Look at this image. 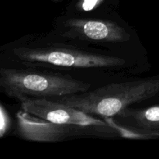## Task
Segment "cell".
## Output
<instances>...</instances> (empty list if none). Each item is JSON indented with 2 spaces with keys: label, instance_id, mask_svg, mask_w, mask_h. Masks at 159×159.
Wrapping results in <instances>:
<instances>
[{
  "label": "cell",
  "instance_id": "obj_1",
  "mask_svg": "<svg viewBox=\"0 0 159 159\" xmlns=\"http://www.w3.org/2000/svg\"><path fill=\"white\" fill-rule=\"evenodd\" d=\"M159 75L112 83L90 92L58 97L57 102L89 113L113 117L130 105L158 97Z\"/></svg>",
  "mask_w": 159,
  "mask_h": 159
},
{
  "label": "cell",
  "instance_id": "obj_2",
  "mask_svg": "<svg viewBox=\"0 0 159 159\" xmlns=\"http://www.w3.org/2000/svg\"><path fill=\"white\" fill-rule=\"evenodd\" d=\"M0 87L9 97L22 101L30 98L51 99L82 93L89 89L91 84L69 75L2 68Z\"/></svg>",
  "mask_w": 159,
  "mask_h": 159
},
{
  "label": "cell",
  "instance_id": "obj_3",
  "mask_svg": "<svg viewBox=\"0 0 159 159\" xmlns=\"http://www.w3.org/2000/svg\"><path fill=\"white\" fill-rule=\"evenodd\" d=\"M20 61L28 65H49L68 68H111L125 65L119 57L103 55L57 45L39 48L19 47L12 51Z\"/></svg>",
  "mask_w": 159,
  "mask_h": 159
},
{
  "label": "cell",
  "instance_id": "obj_4",
  "mask_svg": "<svg viewBox=\"0 0 159 159\" xmlns=\"http://www.w3.org/2000/svg\"><path fill=\"white\" fill-rule=\"evenodd\" d=\"M20 102L23 110L50 122L86 127H108L106 121L100 120L89 113L57 101L30 98Z\"/></svg>",
  "mask_w": 159,
  "mask_h": 159
},
{
  "label": "cell",
  "instance_id": "obj_5",
  "mask_svg": "<svg viewBox=\"0 0 159 159\" xmlns=\"http://www.w3.org/2000/svg\"><path fill=\"white\" fill-rule=\"evenodd\" d=\"M62 35L83 41L124 43L130 34L123 26L110 20L70 18L63 23Z\"/></svg>",
  "mask_w": 159,
  "mask_h": 159
},
{
  "label": "cell",
  "instance_id": "obj_6",
  "mask_svg": "<svg viewBox=\"0 0 159 159\" xmlns=\"http://www.w3.org/2000/svg\"><path fill=\"white\" fill-rule=\"evenodd\" d=\"M95 126H79L50 122L20 111L16 113V133L23 139L36 142H59L68 137L83 133L85 129Z\"/></svg>",
  "mask_w": 159,
  "mask_h": 159
},
{
  "label": "cell",
  "instance_id": "obj_7",
  "mask_svg": "<svg viewBox=\"0 0 159 159\" xmlns=\"http://www.w3.org/2000/svg\"><path fill=\"white\" fill-rule=\"evenodd\" d=\"M149 138L159 137V104L146 109L126 108L117 115Z\"/></svg>",
  "mask_w": 159,
  "mask_h": 159
},
{
  "label": "cell",
  "instance_id": "obj_8",
  "mask_svg": "<svg viewBox=\"0 0 159 159\" xmlns=\"http://www.w3.org/2000/svg\"><path fill=\"white\" fill-rule=\"evenodd\" d=\"M0 112H1V125H0V136L2 138L5 134L8 132V130L10 128L11 120L9 115L6 109L4 108L2 105L0 107Z\"/></svg>",
  "mask_w": 159,
  "mask_h": 159
},
{
  "label": "cell",
  "instance_id": "obj_9",
  "mask_svg": "<svg viewBox=\"0 0 159 159\" xmlns=\"http://www.w3.org/2000/svg\"><path fill=\"white\" fill-rule=\"evenodd\" d=\"M102 0H82L79 6V9L82 12H90L96 9Z\"/></svg>",
  "mask_w": 159,
  "mask_h": 159
}]
</instances>
